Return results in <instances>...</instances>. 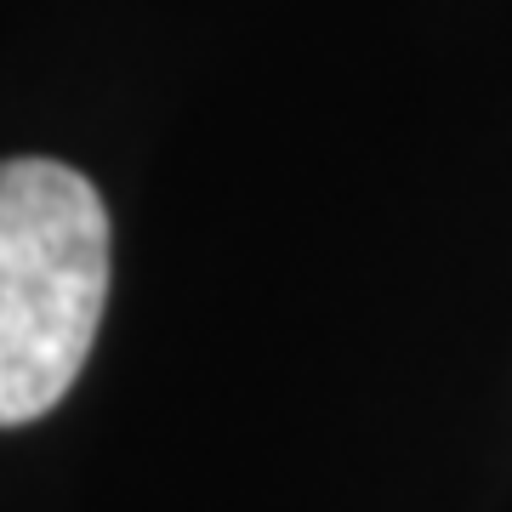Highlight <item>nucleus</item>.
Returning <instances> with one entry per match:
<instances>
[{
  "instance_id": "f257e3e1",
  "label": "nucleus",
  "mask_w": 512,
  "mask_h": 512,
  "mask_svg": "<svg viewBox=\"0 0 512 512\" xmlns=\"http://www.w3.org/2000/svg\"><path fill=\"white\" fill-rule=\"evenodd\" d=\"M109 302V211L57 160H0V427L74 387Z\"/></svg>"
}]
</instances>
